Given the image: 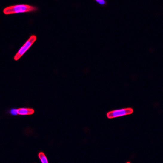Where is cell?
Here are the masks:
<instances>
[{"label": "cell", "instance_id": "1", "mask_svg": "<svg viewBox=\"0 0 163 163\" xmlns=\"http://www.w3.org/2000/svg\"><path fill=\"white\" fill-rule=\"evenodd\" d=\"M37 10V8L27 5H18L8 7L3 10L5 14H16L19 13L34 12Z\"/></svg>", "mask_w": 163, "mask_h": 163}, {"label": "cell", "instance_id": "2", "mask_svg": "<svg viewBox=\"0 0 163 163\" xmlns=\"http://www.w3.org/2000/svg\"><path fill=\"white\" fill-rule=\"evenodd\" d=\"M133 112V109L131 108H123V109H117L109 111L107 113V116L109 119L117 118V117L124 116L131 114Z\"/></svg>", "mask_w": 163, "mask_h": 163}, {"label": "cell", "instance_id": "3", "mask_svg": "<svg viewBox=\"0 0 163 163\" xmlns=\"http://www.w3.org/2000/svg\"><path fill=\"white\" fill-rule=\"evenodd\" d=\"M36 37L35 35H32L29 38L28 41L25 42V44L23 46L21 47L14 56V60L18 61L19 59H20L36 41Z\"/></svg>", "mask_w": 163, "mask_h": 163}, {"label": "cell", "instance_id": "4", "mask_svg": "<svg viewBox=\"0 0 163 163\" xmlns=\"http://www.w3.org/2000/svg\"><path fill=\"white\" fill-rule=\"evenodd\" d=\"M18 115L20 116H27L33 114L34 110L33 109L28 108H21L18 109Z\"/></svg>", "mask_w": 163, "mask_h": 163}, {"label": "cell", "instance_id": "5", "mask_svg": "<svg viewBox=\"0 0 163 163\" xmlns=\"http://www.w3.org/2000/svg\"><path fill=\"white\" fill-rule=\"evenodd\" d=\"M39 158L41 160V162L42 163H48V160L45 154L43 152H40L38 154Z\"/></svg>", "mask_w": 163, "mask_h": 163}, {"label": "cell", "instance_id": "6", "mask_svg": "<svg viewBox=\"0 0 163 163\" xmlns=\"http://www.w3.org/2000/svg\"><path fill=\"white\" fill-rule=\"evenodd\" d=\"M9 112L10 114L12 115V116H15L18 115V109L13 108V109H11Z\"/></svg>", "mask_w": 163, "mask_h": 163}, {"label": "cell", "instance_id": "7", "mask_svg": "<svg viewBox=\"0 0 163 163\" xmlns=\"http://www.w3.org/2000/svg\"><path fill=\"white\" fill-rule=\"evenodd\" d=\"M96 1L101 5H105L106 4V1H104V0H96Z\"/></svg>", "mask_w": 163, "mask_h": 163}]
</instances>
